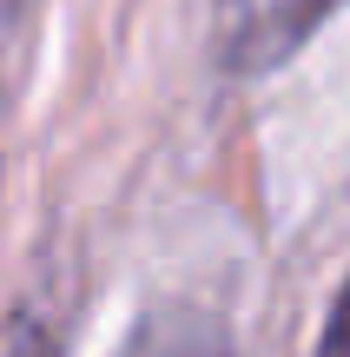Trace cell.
Wrapping results in <instances>:
<instances>
[{
    "label": "cell",
    "instance_id": "obj_1",
    "mask_svg": "<svg viewBox=\"0 0 350 357\" xmlns=\"http://www.w3.org/2000/svg\"><path fill=\"white\" fill-rule=\"evenodd\" d=\"M331 7L337 0H218L212 47L232 73H271L324 26Z\"/></svg>",
    "mask_w": 350,
    "mask_h": 357
},
{
    "label": "cell",
    "instance_id": "obj_4",
    "mask_svg": "<svg viewBox=\"0 0 350 357\" xmlns=\"http://www.w3.org/2000/svg\"><path fill=\"white\" fill-rule=\"evenodd\" d=\"M7 357H53V337H47V324H33V318H26L20 331H13Z\"/></svg>",
    "mask_w": 350,
    "mask_h": 357
},
{
    "label": "cell",
    "instance_id": "obj_2",
    "mask_svg": "<svg viewBox=\"0 0 350 357\" xmlns=\"http://www.w3.org/2000/svg\"><path fill=\"white\" fill-rule=\"evenodd\" d=\"M119 357H225V331L205 311H152L119 344Z\"/></svg>",
    "mask_w": 350,
    "mask_h": 357
},
{
    "label": "cell",
    "instance_id": "obj_3",
    "mask_svg": "<svg viewBox=\"0 0 350 357\" xmlns=\"http://www.w3.org/2000/svg\"><path fill=\"white\" fill-rule=\"evenodd\" d=\"M317 357H350V284L337 291V305H331V318H324V344H317Z\"/></svg>",
    "mask_w": 350,
    "mask_h": 357
}]
</instances>
